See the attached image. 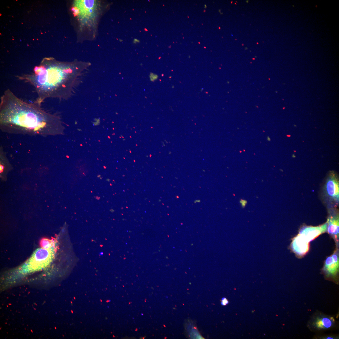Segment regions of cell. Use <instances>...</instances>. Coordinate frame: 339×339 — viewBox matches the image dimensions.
Masks as SVG:
<instances>
[{
    "label": "cell",
    "mask_w": 339,
    "mask_h": 339,
    "mask_svg": "<svg viewBox=\"0 0 339 339\" xmlns=\"http://www.w3.org/2000/svg\"><path fill=\"white\" fill-rule=\"evenodd\" d=\"M40 245L42 248L45 249L52 248L53 243L52 241L46 238L42 239L40 242Z\"/></svg>",
    "instance_id": "cell-11"
},
{
    "label": "cell",
    "mask_w": 339,
    "mask_h": 339,
    "mask_svg": "<svg viewBox=\"0 0 339 339\" xmlns=\"http://www.w3.org/2000/svg\"><path fill=\"white\" fill-rule=\"evenodd\" d=\"M60 118L42 109L34 103L25 102L9 89L0 98V128L9 134L54 135L62 126Z\"/></svg>",
    "instance_id": "cell-1"
},
{
    "label": "cell",
    "mask_w": 339,
    "mask_h": 339,
    "mask_svg": "<svg viewBox=\"0 0 339 339\" xmlns=\"http://www.w3.org/2000/svg\"><path fill=\"white\" fill-rule=\"evenodd\" d=\"M267 139H268V141H270V139L269 137Z\"/></svg>",
    "instance_id": "cell-15"
},
{
    "label": "cell",
    "mask_w": 339,
    "mask_h": 339,
    "mask_svg": "<svg viewBox=\"0 0 339 339\" xmlns=\"http://www.w3.org/2000/svg\"><path fill=\"white\" fill-rule=\"evenodd\" d=\"M51 62V59H46L33 73L17 77L34 87L37 95L35 102L40 106L46 99H69L82 82L83 74L77 67Z\"/></svg>",
    "instance_id": "cell-2"
},
{
    "label": "cell",
    "mask_w": 339,
    "mask_h": 339,
    "mask_svg": "<svg viewBox=\"0 0 339 339\" xmlns=\"http://www.w3.org/2000/svg\"><path fill=\"white\" fill-rule=\"evenodd\" d=\"M74 12L80 20L87 22L92 19L97 10L95 1L78 0L74 2Z\"/></svg>",
    "instance_id": "cell-5"
},
{
    "label": "cell",
    "mask_w": 339,
    "mask_h": 339,
    "mask_svg": "<svg viewBox=\"0 0 339 339\" xmlns=\"http://www.w3.org/2000/svg\"><path fill=\"white\" fill-rule=\"evenodd\" d=\"M139 42H140L139 40L137 39H134L133 41V43L134 44H136L137 43Z\"/></svg>",
    "instance_id": "cell-14"
},
{
    "label": "cell",
    "mask_w": 339,
    "mask_h": 339,
    "mask_svg": "<svg viewBox=\"0 0 339 339\" xmlns=\"http://www.w3.org/2000/svg\"><path fill=\"white\" fill-rule=\"evenodd\" d=\"M240 202L242 207H244L247 203V201L246 200L241 199L240 201Z\"/></svg>",
    "instance_id": "cell-13"
},
{
    "label": "cell",
    "mask_w": 339,
    "mask_h": 339,
    "mask_svg": "<svg viewBox=\"0 0 339 339\" xmlns=\"http://www.w3.org/2000/svg\"><path fill=\"white\" fill-rule=\"evenodd\" d=\"M310 242L298 234L292 239L290 245V249L297 257L301 258L308 252Z\"/></svg>",
    "instance_id": "cell-9"
},
{
    "label": "cell",
    "mask_w": 339,
    "mask_h": 339,
    "mask_svg": "<svg viewBox=\"0 0 339 339\" xmlns=\"http://www.w3.org/2000/svg\"><path fill=\"white\" fill-rule=\"evenodd\" d=\"M229 303L228 300L225 297L221 299V304L225 306L228 304Z\"/></svg>",
    "instance_id": "cell-12"
},
{
    "label": "cell",
    "mask_w": 339,
    "mask_h": 339,
    "mask_svg": "<svg viewBox=\"0 0 339 339\" xmlns=\"http://www.w3.org/2000/svg\"><path fill=\"white\" fill-rule=\"evenodd\" d=\"M327 223L317 226L304 225L300 227L298 234L310 242L321 234L327 232Z\"/></svg>",
    "instance_id": "cell-8"
},
{
    "label": "cell",
    "mask_w": 339,
    "mask_h": 339,
    "mask_svg": "<svg viewBox=\"0 0 339 339\" xmlns=\"http://www.w3.org/2000/svg\"><path fill=\"white\" fill-rule=\"evenodd\" d=\"M325 277L337 281L339 271V249L336 247L333 253L325 260L322 269Z\"/></svg>",
    "instance_id": "cell-6"
},
{
    "label": "cell",
    "mask_w": 339,
    "mask_h": 339,
    "mask_svg": "<svg viewBox=\"0 0 339 339\" xmlns=\"http://www.w3.org/2000/svg\"><path fill=\"white\" fill-rule=\"evenodd\" d=\"M293 156H294V157H295V155L294 154H293V155H292V157H293Z\"/></svg>",
    "instance_id": "cell-16"
},
{
    "label": "cell",
    "mask_w": 339,
    "mask_h": 339,
    "mask_svg": "<svg viewBox=\"0 0 339 339\" xmlns=\"http://www.w3.org/2000/svg\"><path fill=\"white\" fill-rule=\"evenodd\" d=\"M322 196L328 209L337 207L339 202V182L335 173L331 172L328 175L323 187Z\"/></svg>",
    "instance_id": "cell-3"
},
{
    "label": "cell",
    "mask_w": 339,
    "mask_h": 339,
    "mask_svg": "<svg viewBox=\"0 0 339 339\" xmlns=\"http://www.w3.org/2000/svg\"><path fill=\"white\" fill-rule=\"evenodd\" d=\"M53 256L52 248H39L34 252L27 262L25 267L30 272L41 269L49 264Z\"/></svg>",
    "instance_id": "cell-4"
},
{
    "label": "cell",
    "mask_w": 339,
    "mask_h": 339,
    "mask_svg": "<svg viewBox=\"0 0 339 339\" xmlns=\"http://www.w3.org/2000/svg\"><path fill=\"white\" fill-rule=\"evenodd\" d=\"M333 324L332 320L330 318L327 317L319 318L314 323L315 327L320 329L330 328L332 326Z\"/></svg>",
    "instance_id": "cell-10"
},
{
    "label": "cell",
    "mask_w": 339,
    "mask_h": 339,
    "mask_svg": "<svg viewBox=\"0 0 339 339\" xmlns=\"http://www.w3.org/2000/svg\"><path fill=\"white\" fill-rule=\"evenodd\" d=\"M327 232L334 239L336 247L339 245V214L337 207L328 209Z\"/></svg>",
    "instance_id": "cell-7"
}]
</instances>
